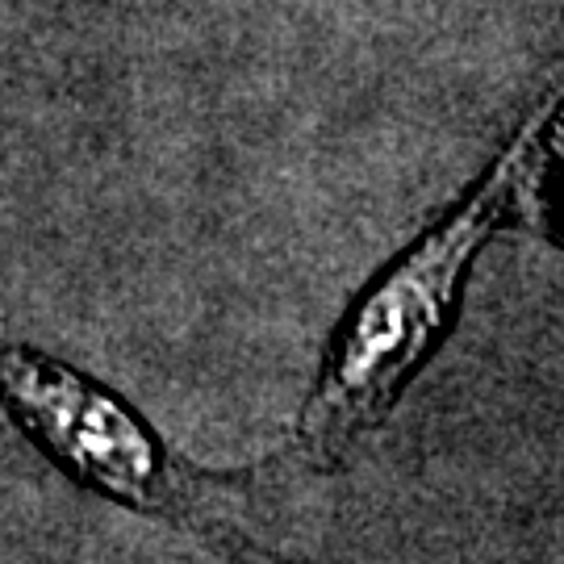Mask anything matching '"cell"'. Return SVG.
<instances>
[{"mask_svg":"<svg viewBox=\"0 0 564 564\" xmlns=\"http://www.w3.org/2000/svg\"><path fill=\"white\" fill-rule=\"evenodd\" d=\"M561 97L564 93H552L535 109V118H527L481 188L410 256H402V263H393V272L356 305L351 323L339 330V343L326 360L318 393L305 405L302 444L310 452L335 456L347 444H356L402 393L405 377L440 339L447 314L460 297V276L506 214L531 160L540 155Z\"/></svg>","mask_w":564,"mask_h":564,"instance_id":"obj_1","label":"cell"},{"mask_svg":"<svg viewBox=\"0 0 564 564\" xmlns=\"http://www.w3.org/2000/svg\"><path fill=\"white\" fill-rule=\"evenodd\" d=\"M0 405L55 460L101 494L151 514H184L197 485L134 410L76 368L0 339Z\"/></svg>","mask_w":564,"mask_h":564,"instance_id":"obj_2","label":"cell"}]
</instances>
